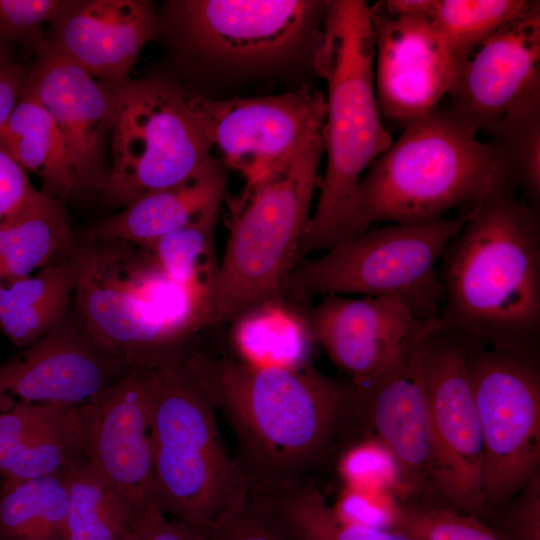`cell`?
Returning <instances> with one entry per match:
<instances>
[{
    "label": "cell",
    "mask_w": 540,
    "mask_h": 540,
    "mask_svg": "<svg viewBox=\"0 0 540 540\" xmlns=\"http://www.w3.org/2000/svg\"><path fill=\"white\" fill-rule=\"evenodd\" d=\"M180 358L230 425L250 491L271 494L313 477L361 433L355 386L313 367L257 366L186 346Z\"/></svg>",
    "instance_id": "cell-1"
},
{
    "label": "cell",
    "mask_w": 540,
    "mask_h": 540,
    "mask_svg": "<svg viewBox=\"0 0 540 540\" xmlns=\"http://www.w3.org/2000/svg\"><path fill=\"white\" fill-rule=\"evenodd\" d=\"M465 215L441 257L438 328L497 349H536L540 231L534 206L513 192Z\"/></svg>",
    "instance_id": "cell-2"
},
{
    "label": "cell",
    "mask_w": 540,
    "mask_h": 540,
    "mask_svg": "<svg viewBox=\"0 0 540 540\" xmlns=\"http://www.w3.org/2000/svg\"><path fill=\"white\" fill-rule=\"evenodd\" d=\"M311 64L327 83V162L297 263L365 232L355 207L358 187L370 165L393 143L376 99L373 26L366 1H327L322 39Z\"/></svg>",
    "instance_id": "cell-3"
},
{
    "label": "cell",
    "mask_w": 540,
    "mask_h": 540,
    "mask_svg": "<svg viewBox=\"0 0 540 540\" xmlns=\"http://www.w3.org/2000/svg\"><path fill=\"white\" fill-rule=\"evenodd\" d=\"M516 188L498 151L450 108L437 106L404 126L399 139L370 165L355 207L363 231L380 221L419 225Z\"/></svg>",
    "instance_id": "cell-4"
},
{
    "label": "cell",
    "mask_w": 540,
    "mask_h": 540,
    "mask_svg": "<svg viewBox=\"0 0 540 540\" xmlns=\"http://www.w3.org/2000/svg\"><path fill=\"white\" fill-rule=\"evenodd\" d=\"M179 349L137 364L149 400L156 501L168 517L212 535L243 507L250 486Z\"/></svg>",
    "instance_id": "cell-5"
},
{
    "label": "cell",
    "mask_w": 540,
    "mask_h": 540,
    "mask_svg": "<svg viewBox=\"0 0 540 540\" xmlns=\"http://www.w3.org/2000/svg\"><path fill=\"white\" fill-rule=\"evenodd\" d=\"M73 314L104 350L129 366L178 348L207 324L209 289L175 282L143 245L83 239Z\"/></svg>",
    "instance_id": "cell-6"
},
{
    "label": "cell",
    "mask_w": 540,
    "mask_h": 540,
    "mask_svg": "<svg viewBox=\"0 0 540 540\" xmlns=\"http://www.w3.org/2000/svg\"><path fill=\"white\" fill-rule=\"evenodd\" d=\"M323 153L324 130L281 169L246 185L232 200L226 248L210 286L208 324L279 301L310 220Z\"/></svg>",
    "instance_id": "cell-7"
},
{
    "label": "cell",
    "mask_w": 540,
    "mask_h": 540,
    "mask_svg": "<svg viewBox=\"0 0 540 540\" xmlns=\"http://www.w3.org/2000/svg\"><path fill=\"white\" fill-rule=\"evenodd\" d=\"M465 219L464 214L419 225L369 228L316 258L300 261L286 286L299 298L397 296L423 316L438 317L443 289L436 264Z\"/></svg>",
    "instance_id": "cell-8"
},
{
    "label": "cell",
    "mask_w": 540,
    "mask_h": 540,
    "mask_svg": "<svg viewBox=\"0 0 540 540\" xmlns=\"http://www.w3.org/2000/svg\"><path fill=\"white\" fill-rule=\"evenodd\" d=\"M110 86L115 117L110 171L100 194L108 204L124 208L179 185L213 160L211 144L174 82L156 76Z\"/></svg>",
    "instance_id": "cell-9"
},
{
    "label": "cell",
    "mask_w": 540,
    "mask_h": 540,
    "mask_svg": "<svg viewBox=\"0 0 540 540\" xmlns=\"http://www.w3.org/2000/svg\"><path fill=\"white\" fill-rule=\"evenodd\" d=\"M468 368L484 451L479 518L540 472V369L536 349L488 348L474 340Z\"/></svg>",
    "instance_id": "cell-10"
},
{
    "label": "cell",
    "mask_w": 540,
    "mask_h": 540,
    "mask_svg": "<svg viewBox=\"0 0 540 540\" xmlns=\"http://www.w3.org/2000/svg\"><path fill=\"white\" fill-rule=\"evenodd\" d=\"M327 1L182 0L168 25L188 52L236 66H263L307 52L323 35Z\"/></svg>",
    "instance_id": "cell-11"
},
{
    "label": "cell",
    "mask_w": 540,
    "mask_h": 540,
    "mask_svg": "<svg viewBox=\"0 0 540 540\" xmlns=\"http://www.w3.org/2000/svg\"><path fill=\"white\" fill-rule=\"evenodd\" d=\"M470 344L437 327L426 343L423 374L433 442L430 502L478 517L484 451L469 376Z\"/></svg>",
    "instance_id": "cell-12"
},
{
    "label": "cell",
    "mask_w": 540,
    "mask_h": 540,
    "mask_svg": "<svg viewBox=\"0 0 540 540\" xmlns=\"http://www.w3.org/2000/svg\"><path fill=\"white\" fill-rule=\"evenodd\" d=\"M188 105L224 162L246 185L257 184L286 165L324 130L325 96L305 85L275 96L211 99L187 96Z\"/></svg>",
    "instance_id": "cell-13"
},
{
    "label": "cell",
    "mask_w": 540,
    "mask_h": 540,
    "mask_svg": "<svg viewBox=\"0 0 540 540\" xmlns=\"http://www.w3.org/2000/svg\"><path fill=\"white\" fill-rule=\"evenodd\" d=\"M437 327L435 318L380 373L355 386L362 434L376 438L394 458L402 499H431L433 442L423 357L427 340Z\"/></svg>",
    "instance_id": "cell-14"
},
{
    "label": "cell",
    "mask_w": 540,
    "mask_h": 540,
    "mask_svg": "<svg viewBox=\"0 0 540 540\" xmlns=\"http://www.w3.org/2000/svg\"><path fill=\"white\" fill-rule=\"evenodd\" d=\"M129 368L99 346L70 313L48 334L0 364V411L19 404L87 405Z\"/></svg>",
    "instance_id": "cell-15"
},
{
    "label": "cell",
    "mask_w": 540,
    "mask_h": 540,
    "mask_svg": "<svg viewBox=\"0 0 540 540\" xmlns=\"http://www.w3.org/2000/svg\"><path fill=\"white\" fill-rule=\"evenodd\" d=\"M36 59L27 86L59 130L83 197L101 194L110 171L115 100L110 84L60 56L41 31L28 41Z\"/></svg>",
    "instance_id": "cell-16"
},
{
    "label": "cell",
    "mask_w": 540,
    "mask_h": 540,
    "mask_svg": "<svg viewBox=\"0 0 540 540\" xmlns=\"http://www.w3.org/2000/svg\"><path fill=\"white\" fill-rule=\"evenodd\" d=\"M450 110L489 133L500 122L540 103V2L481 43L457 68Z\"/></svg>",
    "instance_id": "cell-17"
},
{
    "label": "cell",
    "mask_w": 540,
    "mask_h": 540,
    "mask_svg": "<svg viewBox=\"0 0 540 540\" xmlns=\"http://www.w3.org/2000/svg\"><path fill=\"white\" fill-rule=\"evenodd\" d=\"M370 13L378 108L382 117L406 126L439 106L458 65L428 17L391 14L380 1Z\"/></svg>",
    "instance_id": "cell-18"
},
{
    "label": "cell",
    "mask_w": 540,
    "mask_h": 540,
    "mask_svg": "<svg viewBox=\"0 0 540 540\" xmlns=\"http://www.w3.org/2000/svg\"><path fill=\"white\" fill-rule=\"evenodd\" d=\"M87 412L89 464L137 517L159 508L142 367L130 366L117 383L87 405Z\"/></svg>",
    "instance_id": "cell-19"
},
{
    "label": "cell",
    "mask_w": 540,
    "mask_h": 540,
    "mask_svg": "<svg viewBox=\"0 0 540 540\" xmlns=\"http://www.w3.org/2000/svg\"><path fill=\"white\" fill-rule=\"evenodd\" d=\"M435 318L397 296L339 295L323 296L305 316L312 341L354 386L380 373Z\"/></svg>",
    "instance_id": "cell-20"
},
{
    "label": "cell",
    "mask_w": 540,
    "mask_h": 540,
    "mask_svg": "<svg viewBox=\"0 0 540 540\" xmlns=\"http://www.w3.org/2000/svg\"><path fill=\"white\" fill-rule=\"evenodd\" d=\"M47 44L107 84L130 79L141 50L158 28L147 0H70L49 23Z\"/></svg>",
    "instance_id": "cell-21"
},
{
    "label": "cell",
    "mask_w": 540,
    "mask_h": 540,
    "mask_svg": "<svg viewBox=\"0 0 540 540\" xmlns=\"http://www.w3.org/2000/svg\"><path fill=\"white\" fill-rule=\"evenodd\" d=\"M87 405L19 404L0 411V477L65 474L87 460Z\"/></svg>",
    "instance_id": "cell-22"
},
{
    "label": "cell",
    "mask_w": 540,
    "mask_h": 540,
    "mask_svg": "<svg viewBox=\"0 0 540 540\" xmlns=\"http://www.w3.org/2000/svg\"><path fill=\"white\" fill-rule=\"evenodd\" d=\"M225 188V173L213 159L187 181L146 194L120 213L96 223L84 238L148 244L219 207Z\"/></svg>",
    "instance_id": "cell-23"
},
{
    "label": "cell",
    "mask_w": 540,
    "mask_h": 540,
    "mask_svg": "<svg viewBox=\"0 0 540 540\" xmlns=\"http://www.w3.org/2000/svg\"><path fill=\"white\" fill-rule=\"evenodd\" d=\"M64 205L35 189L0 222V287L29 277L75 250L79 241Z\"/></svg>",
    "instance_id": "cell-24"
},
{
    "label": "cell",
    "mask_w": 540,
    "mask_h": 540,
    "mask_svg": "<svg viewBox=\"0 0 540 540\" xmlns=\"http://www.w3.org/2000/svg\"><path fill=\"white\" fill-rule=\"evenodd\" d=\"M0 149L38 176L45 196L63 204L83 197L64 139L27 83L0 130Z\"/></svg>",
    "instance_id": "cell-25"
},
{
    "label": "cell",
    "mask_w": 540,
    "mask_h": 540,
    "mask_svg": "<svg viewBox=\"0 0 540 540\" xmlns=\"http://www.w3.org/2000/svg\"><path fill=\"white\" fill-rule=\"evenodd\" d=\"M79 266L77 245L33 275L0 287V331L15 346L31 345L70 314Z\"/></svg>",
    "instance_id": "cell-26"
},
{
    "label": "cell",
    "mask_w": 540,
    "mask_h": 540,
    "mask_svg": "<svg viewBox=\"0 0 540 540\" xmlns=\"http://www.w3.org/2000/svg\"><path fill=\"white\" fill-rule=\"evenodd\" d=\"M68 501L65 474L4 479L0 540H63Z\"/></svg>",
    "instance_id": "cell-27"
},
{
    "label": "cell",
    "mask_w": 540,
    "mask_h": 540,
    "mask_svg": "<svg viewBox=\"0 0 540 540\" xmlns=\"http://www.w3.org/2000/svg\"><path fill=\"white\" fill-rule=\"evenodd\" d=\"M68 511L63 540H129L137 516L87 460L65 473Z\"/></svg>",
    "instance_id": "cell-28"
},
{
    "label": "cell",
    "mask_w": 540,
    "mask_h": 540,
    "mask_svg": "<svg viewBox=\"0 0 540 540\" xmlns=\"http://www.w3.org/2000/svg\"><path fill=\"white\" fill-rule=\"evenodd\" d=\"M234 321L233 339L240 360L257 366L306 365L312 341L307 321L279 301L259 305Z\"/></svg>",
    "instance_id": "cell-29"
},
{
    "label": "cell",
    "mask_w": 540,
    "mask_h": 540,
    "mask_svg": "<svg viewBox=\"0 0 540 540\" xmlns=\"http://www.w3.org/2000/svg\"><path fill=\"white\" fill-rule=\"evenodd\" d=\"M531 0H434L429 19L457 65L481 43L525 15Z\"/></svg>",
    "instance_id": "cell-30"
},
{
    "label": "cell",
    "mask_w": 540,
    "mask_h": 540,
    "mask_svg": "<svg viewBox=\"0 0 540 540\" xmlns=\"http://www.w3.org/2000/svg\"><path fill=\"white\" fill-rule=\"evenodd\" d=\"M261 495L270 500L299 540H410L393 531L340 523L315 483Z\"/></svg>",
    "instance_id": "cell-31"
},
{
    "label": "cell",
    "mask_w": 540,
    "mask_h": 540,
    "mask_svg": "<svg viewBox=\"0 0 540 540\" xmlns=\"http://www.w3.org/2000/svg\"><path fill=\"white\" fill-rule=\"evenodd\" d=\"M218 209L212 208L184 227L143 245L175 282L210 289L214 274L209 256Z\"/></svg>",
    "instance_id": "cell-32"
},
{
    "label": "cell",
    "mask_w": 540,
    "mask_h": 540,
    "mask_svg": "<svg viewBox=\"0 0 540 540\" xmlns=\"http://www.w3.org/2000/svg\"><path fill=\"white\" fill-rule=\"evenodd\" d=\"M488 135L517 187L535 205L540 196V103L509 116Z\"/></svg>",
    "instance_id": "cell-33"
},
{
    "label": "cell",
    "mask_w": 540,
    "mask_h": 540,
    "mask_svg": "<svg viewBox=\"0 0 540 540\" xmlns=\"http://www.w3.org/2000/svg\"><path fill=\"white\" fill-rule=\"evenodd\" d=\"M391 531L410 540H500L475 515L416 499H399Z\"/></svg>",
    "instance_id": "cell-34"
},
{
    "label": "cell",
    "mask_w": 540,
    "mask_h": 540,
    "mask_svg": "<svg viewBox=\"0 0 540 540\" xmlns=\"http://www.w3.org/2000/svg\"><path fill=\"white\" fill-rule=\"evenodd\" d=\"M344 487L384 490L404 496L399 470L390 452L373 436L363 433L346 444L336 457Z\"/></svg>",
    "instance_id": "cell-35"
},
{
    "label": "cell",
    "mask_w": 540,
    "mask_h": 540,
    "mask_svg": "<svg viewBox=\"0 0 540 540\" xmlns=\"http://www.w3.org/2000/svg\"><path fill=\"white\" fill-rule=\"evenodd\" d=\"M479 519L500 540H540V472L516 495Z\"/></svg>",
    "instance_id": "cell-36"
},
{
    "label": "cell",
    "mask_w": 540,
    "mask_h": 540,
    "mask_svg": "<svg viewBox=\"0 0 540 540\" xmlns=\"http://www.w3.org/2000/svg\"><path fill=\"white\" fill-rule=\"evenodd\" d=\"M212 537L213 540H299L270 500L252 491L243 507Z\"/></svg>",
    "instance_id": "cell-37"
},
{
    "label": "cell",
    "mask_w": 540,
    "mask_h": 540,
    "mask_svg": "<svg viewBox=\"0 0 540 540\" xmlns=\"http://www.w3.org/2000/svg\"><path fill=\"white\" fill-rule=\"evenodd\" d=\"M398 504L399 498L388 491L344 487L337 503L331 508L342 524L391 531Z\"/></svg>",
    "instance_id": "cell-38"
},
{
    "label": "cell",
    "mask_w": 540,
    "mask_h": 540,
    "mask_svg": "<svg viewBox=\"0 0 540 540\" xmlns=\"http://www.w3.org/2000/svg\"><path fill=\"white\" fill-rule=\"evenodd\" d=\"M70 0H0V37L27 42L44 22L53 21Z\"/></svg>",
    "instance_id": "cell-39"
},
{
    "label": "cell",
    "mask_w": 540,
    "mask_h": 540,
    "mask_svg": "<svg viewBox=\"0 0 540 540\" xmlns=\"http://www.w3.org/2000/svg\"><path fill=\"white\" fill-rule=\"evenodd\" d=\"M129 540H213V537L155 508L137 518Z\"/></svg>",
    "instance_id": "cell-40"
},
{
    "label": "cell",
    "mask_w": 540,
    "mask_h": 540,
    "mask_svg": "<svg viewBox=\"0 0 540 540\" xmlns=\"http://www.w3.org/2000/svg\"><path fill=\"white\" fill-rule=\"evenodd\" d=\"M34 190L26 171L0 149V222Z\"/></svg>",
    "instance_id": "cell-41"
},
{
    "label": "cell",
    "mask_w": 540,
    "mask_h": 540,
    "mask_svg": "<svg viewBox=\"0 0 540 540\" xmlns=\"http://www.w3.org/2000/svg\"><path fill=\"white\" fill-rule=\"evenodd\" d=\"M29 68L12 59L0 65V130L20 100Z\"/></svg>",
    "instance_id": "cell-42"
},
{
    "label": "cell",
    "mask_w": 540,
    "mask_h": 540,
    "mask_svg": "<svg viewBox=\"0 0 540 540\" xmlns=\"http://www.w3.org/2000/svg\"><path fill=\"white\" fill-rule=\"evenodd\" d=\"M10 45V42L0 37V65L11 59Z\"/></svg>",
    "instance_id": "cell-43"
},
{
    "label": "cell",
    "mask_w": 540,
    "mask_h": 540,
    "mask_svg": "<svg viewBox=\"0 0 540 540\" xmlns=\"http://www.w3.org/2000/svg\"><path fill=\"white\" fill-rule=\"evenodd\" d=\"M3 478L0 477V489H1V486H2V483H3Z\"/></svg>",
    "instance_id": "cell-44"
}]
</instances>
